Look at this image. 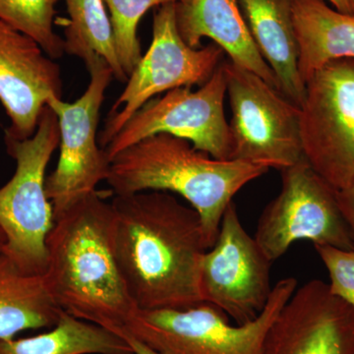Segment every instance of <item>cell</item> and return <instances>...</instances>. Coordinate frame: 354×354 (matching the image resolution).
<instances>
[{"mask_svg": "<svg viewBox=\"0 0 354 354\" xmlns=\"http://www.w3.org/2000/svg\"><path fill=\"white\" fill-rule=\"evenodd\" d=\"M111 205L114 253L137 308L204 302L200 268L209 245L197 212L162 191L115 196Z\"/></svg>", "mask_w": 354, "mask_h": 354, "instance_id": "6da1fadb", "label": "cell"}, {"mask_svg": "<svg viewBox=\"0 0 354 354\" xmlns=\"http://www.w3.org/2000/svg\"><path fill=\"white\" fill-rule=\"evenodd\" d=\"M46 285L65 313L121 335L138 310L114 253L113 209L95 192L55 221Z\"/></svg>", "mask_w": 354, "mask_h": 354, "instance_id": "7a4b0ae2", "label": "cell"}, {"mask_svg": "<svg viewBox=\"0 0 354 354\" xmlns=\"http://www.w3.org/2000/svg\"><path fill=\"white\" fill-rule=\"evenodd\" d=\"M268 171L263 165L218 160L187 140L160 133L118 153L111 160L106 183L115 196L162 191L184 198L201 218L211 248L232 198Z\"/></svg>", "mask_w": 354, "mask_h": 354, "instance_id": "3957f363", "label": "cell"}, {"mask_svg": "<svg viewBox=\"0 0 354 354\" xmlns=\"http://www.w3.org/2000/svg\"><path fill=\"white\" fill-rule=\"evenodd\" d=\"M7 153L16 162L10 180L0 188V228L6 237L4 254L29 274L46 272V239L55 225L51 203L46 196V171L59 146L57 114L46 106L31 138L6 137Z\"/></svg>", "mask_w": 354, "mask_h": 354, "instance_id": "277c9868", "label": "cell"}, {"mask_svg": "<svg viewBox=\"0 0 354 354\" xmlns=\"http://www.w3.org/2000/svg\"><path fill=\"white\" fill-rule=\"evenodd\" d=\"M298 286L279 279L262 312L250 322L232 325L214 305L183 309L137 310L123 335L162 354H263L266 335Z\"/></svg>", "mask_w": 354, "mask_h": 354, "instance_id": "5b68a950", "label": "cell"}, {"mask_svg": "<svg viewBox=\"0 0 354 354\" xmlns=\"http://www.w3.org/2000/svg\"><path fill=\"white\" fill-rule=\"evenodd\" d=\"M232 109V160L279 171L304 158L300 108L257 74L223 62Z\"/></svg>", "mask_w": 354, "mask_h": 354, "instance_id": "8992f818", "label": "cell"}, {"mask_svg": "<svg viewBox=\"0 0 354 354\" xmlns=\"http://www.w3.org/2000/svg\"><path fill=\"white\" fill-rule=\"evenodd\" d=\"M90 73L87 90L74 102L53 97L48 102L57 114L60 130V153L55 171L46 178V196L55 221L108 179L111 160L97 136L100 111L106 88L114 78L104 58L95 57L86 65Z\"/></svg>", "mask_w": 354, "mask_h": 354, "instance_id": "52a82bcc", "label": "cell"}, {"mask_svg": "<svg viewBox=\"0 0 354 354\" xmlns=\"http://www.w3.org/2000/svg\"><path fill=\"white\" fill-rule=\"evenodd\" d=\"M281 171V190L262 212L254 236L269 260H278L298 241L353 250L337 191L304 158Z\"/></svg>", "mask_w": 354, "mask_h": 354, "instance_id": "ba28073f", "label": "cell"}, {"mask_svg": "<svg viewBox=\"0 0 354 354\" xmlns=\"http://www.w3.org/2000/svg\"><path fill=\"white\" fill-rule=\"evenodd\" d=\"M223 53L216 44L191 48L177 27L176 3L158 7L153 12L152 44L109 113L99 134L101 148L104 150L127 121L155 95L206 83L223 62Z\"/></svg>", "mask_w": 354, "mask_h": 354, "instance_id": "9c48e42d", "label": "cell"}, {"mask_svg": "<svg viewBox=\"0 0 354 354\" xmlns=\"http://www.w3.org/2000/svg\"><path fill=\"white\" fill-rule=\"evenodd\" d=\"M300 137L304 158L335 190L354 183V59L330 62L305 83Z\"/></svg>", "mask_w": 354, "mask_h": 354, "instance_id": "30bf717a", "label": "cell"}, {"mask_svg": "<svg viewBox=\"0 0 354 354\" xmlns=\"http://www.w3.org/2000/svg\"><path fill=\"white\" fill-rule=\"evenodd\" d=\"M223 62L197 91L190 87L174 88L142 106L104 149L109 160L111 162L128 147L160 133L187 140L211 157L232 160V137L225 113L227 81Z\"/></svg>", "mask_w": 354, "mask_h": 354, "instance_id": "8fae6325", "label": "cell"}, {"mask_svg": "<svg viewBox=\"0 0 354 354\" xmlns=\"http://www.w3.org/2000/svg\"><path fill=\"white\" fill-rule=\"evenodd\" d=\"M271 261L242 225L234 203L223 214L218 236L200 268L204 302L236 324L250 322L271 295Z\"/></svg>", "mask_w": 354, "mask_h": 354, "instance_id": "7c38bea8", "label": "cell"}, {"mask_svg": "<svg viewBox=\"0 0 354 354\" xmlns=\"http://www.w3.org/2000/svg\"><path fill=\"white\" fill-rule=\"evenodd\" d=\"M263 354H354V308L328 283L307 281L272 324Z\"/></svg>", "mask_w": 354, "mask_h": 354, "instance_id": "4fadbf2b", "label": "cell"}, {"mask_svg": "<svg viewBox=\"0 0 354 354\" xmlns=\"http://www.w3.org/2000/svg\"><path fill=\"white\" fill-rule=\"evenodd\" d=\"M62 69L36 41L0 20V102L10 120L6 137L31 138L44 109L62 99Z\"/></svg>", "mask_w": 354, "mask_h": 354, "instance_id": "5bb4252c", "label": "cell"}, {"mask_svg": "<svg viewBox=\"0 0 354 354\" xmlns=\"http://www.w3.org/2000/svg\"><path fill=\"white\" fill-rule=\"evenodd\" d=\"M176 22L191 48H201L202 39H211L230 62L250 70L279 91L274 72L254 43L239 0H184L176 3Z\"/></svg>", "mask_w": 354, "mask_h": 354, "instance_id": "9a60e30c", "label": "cell"}, {"mask_svg": "<svg viewBox=\"0 0 354 354\" xmlns=\"http://www.w3.org/2000/svg\"><path fill=\"white\" fill-rule=\"evenodd\" d=\"M254 43L271 67L279 91L301 106L305 84L298 70V43L292 0H239Z\"/></svg>", "mask_w": 354, "mask_h": 354, "instance_id": "2e32d148", "label": "cell"}, {"mask_svg": "<svg viewBox=\"0 0 354 354\" xmlns=\"http://www.w3.org/2000/svg\"><path fill=\"white\" fill-rule=\"evenodd\" d=\"M298 70L304 83L334 60L354 59V15L325 0H292Z\"/></svg>", "mask_w": 354, "mask_h": 354, "instance_id": "e0dca14e", "label": "cell"}, {"mask_svg": "<svg viewBox=\"0 0 354 354\" xmlns=\"http://www.w3.org/2000/svg\"><path fill=\"white\" fill-rule=\"evenodd\" d=\"M62 313L43 276L26 274L6 254L0 255V339L26 330L50 329Z\"/></svg>", "mask_w": 354, "mask_h": 354, "instance_id": "ac0fdd59", "label": "cell"}, {"mask_svg": "<svg viewBox=\"0 0 354 354\" xmlns=\"http://www.w3.org/2000/svg\"><path fill=\"white\" fill-rule=\"evenodd\" d=\"M130 353L131 346L124 337L65 312L57 325L43 334L0 339V354Z\"/></svg>", "mask_w": 354, "mask_h": 354, "instance_id": "d6986e66", "label": "cell"}, {"mask_svg": "<svg viewBox=\"0 0 354 354\" xmlns=\"http://www.w3.org/2000/svg\"><path fill=\"white\" fill-rule=\"evenodd\" d=\"M64 1L69 15L64 39L65 53L81 58L85 65L95 57L104 58L113 70L114 79L127 82L128 77L116 55L113 26L104 0Z\"/></svg>", "mask_w": 354, "mask_h": 354, "instance_id": "ffe728a7", "label": "cell"}, {"mask_svg": "<svg viewBox=\"0 0 354 354\" xmlns=\"http://www.w3.org/2000/svg\"><path fill=\"white\" fill-rule=\"evenodd\" d=\"M57 0H0V20L36 41L53 59L65 53L55 31Z\"/></svg>", "mask_w": 354, "mask_h": 354, "instance_id": "44dd1931", "label": "cell"}, {"mask_svg": "<svg viewBox=\"0 0 354 354\" xmlns=\"http://www.w3.org/2000/svg\"><path fill=\"white\" fill-rule=\"evenodd\" d=\"M111 13L114 46L123 71L128 78L142 55L137 31L140 21L150 9L184 0H104Z\"/></svg>", "mask_w": 354, "mask_h": 354, "instance_id": "7402d4cb", "label": "cell"}, {"mask_svg": "<svg viewBox=\"0 0 354 354\" xmlns=\"http://www.w3.org/2000/svg\"><path fill=\"white\" fill-rule=\"evenodd\" d=\"M314 247L329 274L330 291L354 308V249Z\"/></svg>", "mask_w": 354, "mask_h": 354, "instance_id": "603a6c76", "label": "cell"}, {"mask_svg": "<svg viewBox=\"0 0 354 354\" xmlns=\"http://www.w3.org/2000/svg\"><path fill=\"white\" fill-rule=\"evenodd\" d=\"M337 195L342 216L354 239V183L346 189L337 191Z\"/></svg>", "mask_w": 354, "mask_h": 354, "instance_id": "cb8c5ba5", "label": "cell"}, {"mask_svg": "<svg viewBox=\"0 0 354 354\" xmlns=\"http://www.w3.org/2000/svg\"><path fill=\"white\" fill-rule=\"evenodd\" d=\"M123 337L128 342V344L131 346L133 353L134 354H162L156 351L155 349L149 348L148 346L144 344L143 342L130 337V335H123Z\"/></svg>", "mask_w": 354, "mask_h": 354, "instance_id": "d4e9b609", "label": "cell"}, {"mask_svg": "<svg viewBox=\"0 0 354 354\" xmlns=\"http://www.w3.org/2000/svg\"><path fill=\"white\" fill-rule=\"evenodd\" d=\"M330 6L334 7L337 10L346 14H353V7H351V0H327Z\"/></svg>", "mask_w": 354, "mask_h": 354, "instance_id": "484cf974", "label": "cell"}, {"mask_svg": "<svg viewBox=\"0 0 354 354\" xmlns=\"http://www.w3.org/2000/svg\"><path fill=\"white\" fill-rule=\"evenodd\" d=\"M6 234L2 232L1 228H0V255L4 253V249H6Z\"/></svg>", "mask_w": 354, "mask_h": 354, "instance_id": "4316f807", "label": "cell"}, {"mask_svg": "<svg viewBox=\"0 0 354 354\" xmlns=\"http://www.w3.org/2000/svg\"><path fill=\"white\" fill-rule=\"evenodd\" d=\"M351 7H353V15H354V0H351Z\"/></svg>", "mask_w": 354, "mask_h": 354, "instance_id": "83f0119b", "label": "cell"}, {"mask_svg": "<svg viewBox=\"0 0 354 354\" xmlns=\"http://www.w3.org/2000/svg\"><path fill=\"white\" fill-rule=\"evenodd\" d=\"M130 354H133V353H130Z\"/></svg>", "mask_w": 354, "mask_h": 354, "instance_id": "f1b7e54d", "label": "cell"}]
</instances>
